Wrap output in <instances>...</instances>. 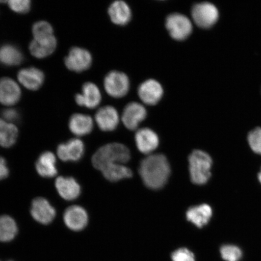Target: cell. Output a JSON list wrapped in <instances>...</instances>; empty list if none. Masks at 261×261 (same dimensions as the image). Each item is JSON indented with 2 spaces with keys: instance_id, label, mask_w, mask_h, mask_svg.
Masks as SVG:
<instances>
[{
  "instance_id": "cell-1",
  "label": "cell",
  "mask_w": 261,
  "mask_h": 261,
  "mask_svg": "<svg viewBox=\"0 0 261 261\" xmlns=\"http://www.w3.org/2000/svg\"><path fill=\"white\" fill-rule=\"evenodd\" d=\"M139 174L147 187L156 190L167 182L171 174L170 166L164 155H150L140 163Z\"/></svg>"
},
{
  "instance_id": "cell-2",
  "label": "cell",
  "mask_w": 261,
  "mask_h": 261,
  "mask_svg": "<svg viewBox=\"0 0 261 261\" xmlns=\"http://www.w3.org/2000/svg\"><path fill=\"white\" fill-rule=\"evenodd\" d=\"M130 159L129 150L121 143H112L104 145L94 153L92 162L94 168L102 171L110 166L123 164Z\"/></svg>"
},
{
  "instance_id": "cell-3",
  "label": "cell",
  "mask_w": 261,
  "mask_h": 261,
  "mask_svg": "<svg viewBox=\"0 0 261 261\" xmlns=\"http://www.w3.org/2000/svg\"><path fill=\"white\" fill-rule=\"evenodd\" d=\"M189 164L192 182L198 185L206 184L211 177V156L201 150H195L189 156Z\"/></svg>"
},
{
  "instance_id": "cell-4",
  "label": "cell",
  "mask_w": 261,
  "mask_h": 261,
  "mask_svg": "<svg viewBox=\"0 0 261 261\" xmlns=\"http://www.w3.org/2000/svg\"><path fill=\"white\" fill-rule=\"evenodd\" d=\"M165 28L170 37L175 41L187 40L193 31V24L187 15L172 13L165 19Z\"/></svg>"
},
{
  "instance_id": "cell-5",
  "label": "cell",
  "mask_w": 261,
  "mask_h": 261,
  "mask_svg": "<svg viewBox=\"0 0 261 261\" xmlns=\"http://www.w3.org/2000/svg\"><path fill=\"white\" fill-rule=\"evenodd\" d=\"M192 20L198 27L210 29L217 23L219 12L216 6L210 2L198 3L191 9Z\"/></svg>"
},
{
  "instance_id": "cell-6",
  "label": "cell",
  "mask_w": 261,
  "mask_h": 261,
  "mask_svg": "<svg viewBox=\"0 0 261 261\" xmlns=\"http://www.w3.org/2000/svg\"><path fill=\"white\" fill-rule=\"evenodd\" d=\"M103 86L109 96L119 99L125 97L128 93L130 81L125 73L113 70L106 75L103 81Z\"/></svg>"
},
{
  "instance_id": "cell-7",
  "label": "cell",
  "mask_w": 261,
  "mask_h": 261,
  "mask_svg": "<svg viewBox=\"0 0 261 261\" xmlns=\"http://www.w3.org/2000/svg\"><path fill=\"white\" fill-rule=\"evenodd\" d=\"M139 99L147 106H155L161 100L164 94L162 84L154 79L143 81L138 87Z\"/></svg>"
},
{
  "instance_id": "cell-8",
  "label": "cell",
  "mask_w": 261,
  "mask_h": 261,
  "mask_svg": "<svg viewBox=\"0 0 261 261\" xmlns=\"http://www.w3.org/2000/svg\"><path fill=\"white\" fill-rule=\"evenodd\" d=\"M92 60V56L86 49L75 47L71 48L64 61L68 69L79 73L89 69Z\"/></svg>"
},
{
  "instance_id": "cell-9",
  "label": "cell",
  "mask_w": 261,
  "mask_h": 261,
  "mask_svg": "<svg viewBox=\"0 0 261 261\" xmlns=\"http://www.w3.org/2000/svg\"><path fill=\"white\" fill-rule=\"evenodd\" d=\"M147 116V110L142 103L137 102H129L124 108L122 114V121L124 126L129 130L138 129L139 124Z\"/></svg>"
},
{
  "instance_id": "cell-10",
  "label": "cell",
  "mask_w": 261,
  "mask_h": 261,
  "mask_svg": "<svg viewBox=\"0 0 261 261\" xmlns=\"http://www.w3.org/2000/svg\"><path fill=\"white\" fill-rule=\"evenodd\" d=\"M31 213L38 223L44 225L50 224L56 217L57 212L49 201L44 198H36L33 200Z\"/></svg>"
},
{
  "instance_id": "cell-11",
  "label": "cell",
  "mask_w": 261,
  "mask_h": 261,
  "mask_svg": "<svg viewBox=\"0 0 261 261\" xmlns=\"http://www.w3.org/2000/svg\"><path fill=\"white\" fill-rule=\"evenodd\" d=\"M64 221L70 230L79 231L86 228L89 222V216L86 210L80 205H72L64 212Z\"/></svg>"
},
{
  "instance_id": "cell-12",
  "label": "cell",
  "mask_w": 261,
  "mask_h": 261,
  "mask_svg": "<svg viewBox=\"0 0 261 261\" xmlns=\"http://www.w3.org/2000/svg\"><path fill=\"white\" fill-rule=\"evenodd\" d=\"M85 152L84 143L81 140L73 139L61 143L57 148V154L62 161L76 162L83 158Z\"/></svg>"
},
{
  "instance_id": "cell-13",
  "label": "cell",
  "mask_w": 261,
  "mask_h": 261,
  "mask_svg": "<svg viewBox=\"0 0 261 261\" xmlns=\"http://www.w3.org/2000/svg\"><path fill=\"white\" fill-rule=\"evenodd\" d=\"M95 120L99 128L103 132H112L119 125L118 111L113 106H104L97 111Z\"/></svg>"
},
{
  "instance_id": "cell-14",
  "label": "cell",
  "mask_w": 261,
  "mask_h": 261,
  "mask_svg": "<svg viewBox=\"0 0 261 261\" xmlns=\"http://www.w3.org/2000/svg\"><path fill=\"white\" fill-rule=\"evenodd\" d=\"M82 90L83 93L77 94L75 96V100L78 106L93 109L99 105L102 95L96 84L93 83H85Z\"/></svg>"
},
{
  "instance_id": "cell-15",
  "label": "cell",
  "mask_w": 261,
  "mask_h": 261,
  "mask_svg": "<svg viewBox=\"0 0 261 261\" xmlns=\"http://www.w3.org/2000/svg\"><path fill=\"white\" fill-rule=\"evenodd\" d=\"M20 88L9 77L0 79V103L5 106L15 105L20 99Z\"/></svg>"
},
{
  "instance_id": "cell-16",
  "label": "cell",
  "mask_w": 261,
  "mask_h": 261,
  "mask_svg": "<svg viewBox=\"0 0 261 261\" xmlns=\"http://www.w3.org/2000/svg\"><path fill=\"white\" fill-rule=\"evenodd\" d=\"M135 140L139 151L145 154L154 151L159 144L158 135L148 128L139 129L136 133Z\"/></svg>"
},
{
  "instance_id": "cell-17",
  "label": "cell",
  "mask_w": 261,
  "mask_h": 261,
  "mask_svg": "<svg viewBox=\"0 0 261 261\" xmlns=\"http://www.w3.org/2000/svg\"><path fill=\"white\" fill-rule=\"evenodd\" d=\"M55 187L58 194L65 200H76L81 193L80 184L73 177H58L55 181Z\"/></svg>"
},
{
  "instance_id": "cell-18",
  "label": "cell",
  "mask_w": 261,
  "mask_h": 261,
  "mask_svg": "<svg viewBox=\"0 0 261 261\" xmlns=\"http://www.w3.org/2000/svg\"><path fill=\"white\" fill-rule=\"evenodd\" d=\"M18 80L26 89L37 90L44 83V74L37 68H26L19 71Z\"/></svg>"
},
{
  "instance_id": "cell-19",
  "label": "cell",
  "mask_w": 261,
  "mask_h": 261,
  "mask_svg": "<svg viewBox=\"0 0 261 261\" xmlns=\"http://www.w3.org/2000/svg\"><path fill=\"white\" fill-rule=\"evenodd\" d=\"M57 46V39L52 35L48 37L34 38L29 45V50L33 56L44 58L53 54Z\"/></svg>"
},
{
  "instance_id": "cell-20",
  "label": "cell",
  "mask_w": 261,
  "mask_h": 261,
  "mask_svg": "<svg viewBox=\"0 0 261 261\" xmlns=\"http://www.w3.org/2000/svg\"><path fill=\"white\" fill-rule=\"evenodd\" d=\"M109 15L114 24L125 25L128 24L132 17V12L129 6L125 2H114L109 8Z\"/></svg>"
},
{
  "instance_id": "cell-21",
  "label": "cell",
  "mask_w": 261,
  "mask_h": 261,
  "mask_svg": "<svg viewBox=\"0 0 261 261\" xmlns=\"http://www.w3.org/2000/svg\"><path fill=\"white\" fill-rule=\"evenodd\" d=\"M57 159L53 153L44 152L39 156L35 168L38 174L44 178H52L57 175Z\"/></svg>"
},
{
  "instance_id": "cell-22",
  "label": "cell",
  "mask_w": 261,
  "mask_h": 261,
  "mask_svg": "<svg viewBox=\"0 0 261 261\" xmlns=\"http://www.w3.org/2000/svg\"><path fill=\"white\" fill-rule=\"evenodd\" d=\"M212 216V208L206 204L190 207L187 212V220L199 228L203 227L207 225Z\"/></svg>"
},
{
  "instance_id": "cell-23",
  "label": "cell",
  "mask_w": 261,
  "mask_h": 261,
  "mask_svg": "<svg viewBox=\"0 0 261 261\" xmlns=\"http://www.w3.org/2000/svg\"><path fill=\"white\" fill-rule=\"evenodd\" d=\"M71 132L77 136L89 135L93 128V119L89 116L83 114H74L69 120Z\"/></svg>"
},
{
  "instance_id": "cell-24",
  "label": "cell",
  "mask_w": 261,
  "mask_h": 261,
  "mask_svg": "<svg viewBox=\"0 0 261 261\" xmlns=\"http://www.w3.org/2000/svg\"><path fill=\"white\" fill-rule=\"evenodd\" d=\"M18 136V130L14 123L0 118V146L11 148L15 144Z\"/></svg>"
},
{
  "instance_id": "cell-25",
  "label": "cell",
  "mask_w": 261,
  "mask_h": 261,
  "mask_svg": "<svg viewBox=\"0 0 261 261\" xmlns=\"http://www.w3.org/2000/svg\"><path fill=\"white\" fill-rule=\"evenodd\" d=\"M18 232V228L14 218L9 215L0 216V241L10 242L14 239Z\"/></svg>"
},
{
  "instance_id": "cell-26",
  "label": "cell",
  "mask_w": 261,
  "mask_h": 261,
  "mask_svg": "<svg viewBox=\"0 0 261 261\" xmlns=\"http://www.w3.org/2000/svg\"><path fill=\"white\" fill-rule=\"evenodd\" d=\"M23 56L20 50L14 45L6 44L0 47V63L14 66L20 64Z\"/></svg>"
},
{
  "instance_id": "cell-27",
  "label": "cell",
  "mask_w": 261,
  "mask_h": 261,
  "mask_svg": "<svg viewBox=\"0 0 261 261\" xmlns=\"http://www.w3.org/2000/svg\"><path fill=\"white\" fill-rule=\"evenodd\" d=\"M102 174L108 180L115 182L121 180L124 178L132 177V170L122 164L110 166L104 169L102 171Z\"/></svg>"
},
{
  "instance_id": "cell-28",
  "label": "cell",
  "mask_w": 261,
  "mask_h": 261,
  "mask_svg": "<svg viewBox=\"0 0 261 261\" xmlns=\"http://www.w3.org/2000/svg\"><path fill=\"white\" fill-rule=\"evenodd\" d=\"M220 253L224 260L240 261L242 257V251L234 245H224L220 249Z\"/></svg>"
},
{
  "instance_id": "cell-29",
  "label": "cell",
  "mask_w": 261,
  "mask_h": 261,
  "mask_svg": "<svg viewBox=\"0 0 261 261\" xmlns=\"http://www.w3.org/2000/svg\"><path fill=\"white\" fill-rule=\"evenodd\" d=\"M34 38H41L54 35V29L47 21H40L35 22L32 28Z\"/></svg>"
},
{
  "instance_id": "cell-30",
  "label": "cell",
  "mask_w": 261,
  "mask_h": 261,
  "mask_svg": "<svg viewBox=\"0 0 261 261\" xmlns=\"http://www.w3.org/2000/svg\"><path fill=\"white\" fill-rule=\"evenodd\" d=\"M248 142L251 149L256 154L261 155V128H256L250 132Z\"/></svg>"
},
{
  "instance_id": "cell-31",
  "label": "cell",
  "mask_w": 261,
  "mask_h": 261,
  "mask_svg": "<svg viewBox=\"0 0 261 261\" xmlns=\"http://www.w3.org/2000/svg\"><path fill=\"white\" fill-rule=\"evenodd\" d=\"M172 261H195L194 254L186 248H181L173 252Z\"/></svg>"
},
{
  "instance_id": "cell-32",
  "label": "cell",
  "mask_w": 261,
  "mask_h": 261,
  "mask_svg": "<svg viewBox=\"0 0 261 261\" xmlns=\"http://www.w3.org/2000/svg\"><path fill=\"white\" fill-rule=\"evenodd\" d=\"M8 3L10 8L21 14L28 12L31 8V2L29 0H11Z\"/></svg>"
},
{
  "instance_id": "cell-33",
  "label": "cell",
  "mask_w": 261,
  "mask_h": 261,
  "mask_svg": "<svg viewBox=\"0 0 261 261\" xmlns=\"http://www.w3.org/2000/svg\"><path fill=\"white\" fill-rule=\"evenodd\" d=\"M2 114L3 119L6 120V122L11 123L17 122L19 118L17 111L14 109H8L4 110L3 111Z\"/></svg>"
},
{
  "instance_id": "cell-34",
  "label": "cell",
  "mask_w": 261,
  "mask_h": 261,
  "mask_svg": "<svg viewBox=\"0 0 261 261\" xmlns=\"http://www.w3.org/2000/svg\"><path fill=\"white\" fill-rule=\"evenodd\" d=\"M9 170L5 159L0 156V181L8 177Z\"/></svg>"
},
{
  "instance_id": "cell-35",
  "label": "cell",
  "mask_w": 261,
  "mask_h": 261,
  "mask_svg": "<svg viewBox=\"0 0 261 261\" xmlns=\"http://www.w3.org/2000/svg\"><path fill=\"white\" fill-rule=\"evenodd\" d=\"M258 179H259V181L260 182V184H261V170H260V172L259 173V174H258Z\"/></svg>"
},
{
  "instance_id": "cell-36",
  "label": "cell",
  "mask_w": 261,
  "mask_h": 261,
  "mask_svg": "<svg viewBox=\"0 0 261 261\" xmlns=\"http://www.w3.org/2000/svg\"><path fill=\"white\" fill-rule=\"evenodd\" d=\"M8 261H13V260H8Z\"/></svg>"
},
{
  "instance_id": "cell-37",
  "label": "cell",
  "mask_w": 261,
  "mask_h": 261,
  "mask_svg": "<svg viewBox=\"0 0 261 261\" xmlns=\"http://www.w3.org/2000/svg\"><path fill=\"white\" fill-rule=\"evenodd\" d=\"M0 261H1V260H0Z\"/></svg>"
}]
</instances>
